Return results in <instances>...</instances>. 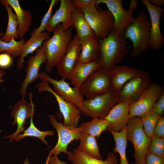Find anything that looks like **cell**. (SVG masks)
<instances>
[{
  "label": "cell",
  "mask_w": 164,
  "mask_h": 164,
  "mask_svg": "<svg viewBox=\"0 0 164 164\" xmlns=\"http://www.w3.org/2000/svg\"><path fill=\"white\" fill-rule=\"evenodd\" d=\"M150 21L147 14L140 11L123 32V37L132 43L131 54L133 57H137L150 47Z\"/></svg>",
  "instance_id": "1"
},
{
  "label": "cell",
  "mask_w": 164,
  "mask_h": 164,
  "mask_svg": "<svg viewBox=\"0 0 164 164\" xmlns=\"http://www.w3.org/2000/svg\"><path fill=\"white\" fill-rule=\"evenodd\" d=\"M100 55L99 59L103 68L109 70L121 63L129 51L128 42L122 35L114 31L103 39H98Z\"/></svg>",
  "instance_id": "2"
},
{
  "label": "cell",
  "mask_w": 164,
  "mask_h": 164,
  "mask_svg": "<svg viewBox=\"0 0 164 164\" xmlns=\"http://www.w3.org/2000/svg\"><path fill=\"white\" fill-rule=\"evenodd\" d=\"M73 28L72 26L64 31L62 24H59L53 32V36L43 43L47 56L45 69L47 72H51L65 54L72 39Z\"/></svg>",
  "instance_id": "3"
},
{
  "label": "cell",
  "mask_w": 164,
  "mask_h": 164,
  "mask_svg": "<svg viewBox=\"0 0 164 164\" xmlns=\"http://www.w3.org/2000/svg\"><path fill=\"white\" fill-rule=\"evenodd\" d=\"M126 136L127 140L133 145L135 164H143L151 138L145 132L140 117L130 118L126 127Z\"/></svg>",
  "instance_id": "4"
},
{
  "label": "cell",
  "mask_w": 164,
  "mask_h": 164,
  "mask_svg": "<svg viewBox=\"0 0 164 164\" xmlns=\"http://www.w3.org/2000/svg\"><path fill=\"white\" fill-rule=\"evenodd\" d=\"M81 10L98 39L104 38L114 30L113 17L108 10L103 9L99 5H96Z\"/></svg>",
  "instance_id": "5"
},
{
  "label": "cell",
  "mask_w": 164,
  "mask_h": 164,
  "mask_svg": "<svg viewBox=\"0 0 164 164\" xmlns=\"http://www.w3.org/2000/svg\"><path fill=\"white\" fill-rule=\"evenodd\" d=\"M118 102L117 93L112 88L105 93L84 99L83 105L87 116L104 118Z\"/></svg>",
  "instance_id": "6"
},
{
  "label": "cell",
  "mask_w": 164,
  "mask_h": 164,
  "mask_svg": "<svg viewBox=\"0 0 164 164\" xmlns=\"http://www.w3.org/2000/svg\"><path fill=\"white\" fill-rule=\"evenodd\" d=\"M39 78L42 81H46L53 86L54 91L65 100L75 104L80 110L81 113L87 116L83 106L84 99L80 89L70 86L65 79L57 80L49 76L45 72L39 73Z\"/></svg>",
  "instance_id": "7"
},
{
  "label": "cell",
  "mask_w": 164,
  "mask_h": 164,
  "mask_svg": "<svg viewBox=\"0 0 164 164\" xmlns=\"http://www.w3.org/2000/svg\"><path fill=\"white\" fill-rule=\"evenodd\" d=\"M48 117L50 123L56 130L58 137L56 144L49 155H57L62 152L67 154L69 145L73 141L79 140L82 130L79 127L67 126L58 122L54 114H50Z\"/></svg>",
  "instance_id": "8"
},
{
  "label": "cell",
  "mask_w": 164,
  "mask_h": 164,
  "mask_svg": "<svg viewBox=\"0 0 164 164\" xmlns=\"http://www.w3.org/2000/svg\"><path fill=\"white\" fill-rule=\"evenodd\" d=\"M151 84L149 73L142 70L137 75L127 82L117 93L118 101L130 104L135 101Z\"/></svg>",
  "instance_id": "9"
},
{
  "label": "cell",
  "mask_w": 164,
  "mask_h": 164,
  "mask_svg": "<svg viewBox=\"0 0 164 164\" xmlns=\"http://www.w3.org/2000/svg\"><path fill=\"white\" fill-rule=\"evenodd\" d=\"M111 88L108 70L102 68L93 73L79 89L83 95L88 99L105 93Z\"/></svg>",
  "instance_id": "10"
},
{
  "label": "cell",
  "mask_w": 164,
  "mask_h": 164,
  "mask_svg": "<svg viewBox=\"0 0 164 164\" xmlns=\"http://www.w3.org/2000/svg\"><path fill=\"white\" fill-rule=\"evenodd\" d=\"M38 92H48L55 97L59 110L63 118V124L67 126L77 127L80 118L81 111L73 104L67 101L57 94L46 81H42L37 85Z\"/></svg>",
  "instance_id": "11"
},
{
  "label": "cell",
  "mask_w": 164,
  "mask_h": 164,
  "mask_svg": "<svg viewBox=\"0 0 164 164\" xmlns=\"http://www.w3.org/2000/svg\"><path fill=\"white\" fill-rule=\"evenodd\" d=\"M163 92V87L155 83H151L140 97L130 105V117H140L151 111L154 104Z\"/></svg>",
  "instance_id": "12"
},
{
  "label": "cell",
  "mask_w": 164,
  "mask_h": 164,
  "mask_svg": "<svg viewBox=\"0 0 164 164\" xmlns=\"http://www.w3.org/2000/svg\"><path fill=\"white\" fill-rule=\"evenodd\" d=\"M101 4L106 5L113 16L114 32L118 35H122L126 27L133 22L134 11L125 10L121 0H96V6Z\"/></svg>",
  "instance_id": "13"
},
{
  "label": "cell",
  "mask_w": 164,
  "mask_h": 164,
  "mask_svg": "<svg viewBox=\"0 0 164 164\" xmlns=\"http://www.w3.org/2000/svg\"><path fill=\"white\" fill-rule=\"evenodd\" d=\"M32 93L30 92L29 97L30 103L26 101L25 97H22L15 103L11 113V117L14 119L13 125L16 124L17 128L15 132L5 137L8 138L10 143L20 132L24 131L27 119L33 116L35 105L32 101Z\"/></svg>",
  "instance_id": "14"
},
{
  "label": "cell",
  "mask_w": 164,
  "mask_h": 164,
  "mask_svg": "<svg viewBox=\"0 0 164 164\" xmlns=\"http://www.w3.org/2000/svg\"><path fill=\"white\" fill-rule=\"evenodd\" d=\"M81 51L80 39L76 33L69 44L66 53L56 67L62 79H69L76 63L78 62Z\"/></svg>",
  "instance_id": "15"
},
{
  "label": "cell",
  "mask_w": 164,
  "mask_h": 164,
  "mask_svg": "<svg viewBox=\"0 0 164 164\" xmlns=\"http://www.w3.org/2000/svg\"><path fill=\"white\" fill-rule=\"evenodd\" d=\"M141 2L146 7L150 18V47L155 50H159L164 42L160 29V19L164 9L153 5L148 0H142Z\"/></svg>",
  "instance_id": "16"
},
{
  "label": "cell",
  "mask_w": 164,
  "mask_h": 164,
  "mask_svg": "<svg viewBox=\"0 0 164 164\" xmlns=\"http://www.w3.org/2000/svg\"><path fill=\"white\" fill-rule=\"evenodd\" d=\"M46 54L42 46L36 50L35 55L29 58L27 62V67L25 69L26 76L19 90L22 97H25L29 85L39 78V69L41 65L46 63Z\"/></svg>",
  "instance_id": "17"
},
{
  "label": "cell",
  "mask_w": 164,
  "mask_h": 164,
  "mask_svg": "<svg viewBox=\"0 0 164 164\" xmlns=\"http://www.w3.org/2000/svg\"><path fill=\"white\" fill-rule=\"evenodd\" d=\"M60 2L59 8L52 15L47 25L46 30L49 32H53L60 23L64 31L72 26L71 14L74 7L71 1L60 0Z\"/></svg>",
  "instance_id": "18"
},
{
  "label": "cell",
  "mask_w": 164,
  "mask_h": 164,
  "mask_svg": "<svg viewBox=\"0 0 164 164\" xmlns=\"http://www.w3.org/2000/svg\"><path fill=\"white\" fill-rule=\"evenodd\" d=\"M130 105L127 103L118 101L112 108L105 118L110 123L107 130L120 132L126 128L130 118Z\"/></svg>",
  "instance_id": "19"
},
{
  "label": "cell",
  "mask_w": 164,
  "mask_h": 164,
  "mask_svg": "<svg viewBox=\"0 0 164 164\" xmlns=\"http://www.w3.org/2000/svg\"><path fill=\"white\" fill-rule=\"evenodd\" d=\"M108 70L112 88L118 93L127 82L138 74L142 70L131 66L117 65Z\"/></svg>",
  "instance_id": "20"
},
{
  "label": "cell",
  "mask_w": 164,
  "mask_h": 164,
  "mask_svg": "<svg viewBox=\"0 0 164 164\" xmlns=\"http://www.w3.org/2000/svg\"><path fill=\"white\" fill-rule=\"evenodd\" d=\"M102 68L103 66L99 59L89 63L77 62L68 79L70 80L71 83L73 87L79 89L82 84L93 73Z\"/></svg>",
  "instance_id": "21"
},
{
  "label": "cell",
  "mask_w": 164,
  "mask_h": 164,
  "mask_svg": "<svg viewBox=\"0 0 164 164\" xmlns=\"http://www.w3.org/2000/svg\"><path fill=\"white\" fill-rule=\"evenodd\" d=\"M81 51L78 62L89 63L99 58L100 47L98 39L94 35L80 39Z\"/></svg>",
  "instance_id": "22"
},
{
  "label": "cell",
  "mask_w": 164,
  "mask_h": 164,
  "mask_svg": "<svg viewBox=\"0 0 164 164\" xmlns=\"http://www.w3.org/2000/svg\"><path fill=\"white\" fill-rule=\"evenodd\" d=\"M12 9L16 15L18 24V32L19 38L24 36L29 31L32 23V16L31 12L22 8L18 0H5Z\"/></svg>",
  "instance_id": "23"
},
{
  "label": "cell",
  "mask_w": 164,
  "mask_h": 164,
  "mask_svg": "<svg viewBox=\"0 0 164 164\" xmlns=\"http://www.w3.org/2000/svg\"><path fill=\"white\" fill-rule=\"evenodd\" d=\"M50 37L49 32H44L35 35H30L29 39L24 42L22 50L21 56L18 59V68L21 69L24 66L25 58L28 54L33 53L43 43Z\"/></svg>",
  "instance_id": "24"
},
{
  "label": "cell",
  "mask_w": 164,
  "mask_h": 164,
  "mask_svg": "<svg viewBox=\"0 0 164 164\" xmlns=\"http://www.w3.org/2000/svg\"><path fill=\"white\" fill-rule=\"evenodd\" d=\"M68 159L73 164H118L117 157L114 154L110 152L106 159L100 160L92 157L77 148L68 151Z\"/></svg>",
  "instance_id": "25"
},
{
  "label": "cell",
  "mask_w": 164,
  "mask_h": 164,
  "mask_svg": "<svg viewBox=\"0 0 164 164\" xmlns=\"http://www.w3.org/2000/svg\"><path fill=\"white\" fill-rule=\"evenodd\" d=\"M72 26L76 29V33L80 39L94 35V32L81 9L74 7L71 14Z\"/></svg>",
  "instance_id": "26"
},
{
  "label": "cell",
  "mask_w": 164,
  "mask_h": 164,
  "mask_svg": "<svg viewBox=\"0 0 164 164\" xmlns=\"http://www.w3.org/2000/svg\"><path fill=\"white\" fill-rule=\"evenodd\" d=\"M79 141L80 144L77 148L78 150L93 158L103 160L95 137L82 131Z\"/></svg>",
  "instance_id": "27"
},
{
  "label": "cell",
  "mask_w": 164,
  "mask_h": 164,
  "mask_svg": "<svg viewBox=\"0 0 164 164\" xmlns=\"http://www.w3.org/2000/svg\"><path fill=\"white\" fill-rule=\"evenodd\" d=\"M110 124V122L105 118H92L90 121L81 123L78 127L87 134L99 137L103 131L107 130Z\"/></svg>",
  "instance_id": "28"
},
{
  "label": "cell",
  "mask_w": 164,
  "mask_h": 164,
  "mask_svg": "<svg viewBox=\"0 0 164 164\" xmlns=\"http://www.w3.org/2000/svg\"><path fill=\"white\" fill-rule=\"evenodd\" d=\"M0 2L5 7L8 17L7 27L5 33L1 37V39L4 42H8L12 39H16L19 37L18 22L15 13L13 12L12 8L6 3L5 0H0Z\"/></svg>",
  "instance_id": "29"
},
{
  "label": "cell",
  "mask_w": 164,
  "mask_h": 164,
  "mask_svg": "<svg viewBox=\"0 0 164 164\" xmlns=\"http://www.w3.org/2000/svg\"><path fill=\"white\" fill-rule=\"evenodd\" d=\"M110 132L112 135L115 143L114 152H118L120 155V164H129L126 157L127 140L126 136V128L120 132Z\"/></svg>",
  "instance_id": "30"
},
{
  "label": "cell",
  "mask_w": 164,
  "mask_h": 164,
  "mask_svg": "<svg viewBox=\"0 0 164 164\" xmlns=\"http://www.w3.org/2000/svg\"><path fill=\"white\" fill-rule=\"evenodd\" d=\"M4 34L3 32H0V53H6L13 57H19L21 54L23 45L25 41L24 39L16 41L13 38L9 42H6L1 39V37Z\"/></svg>",
  "instance_id": "31"
},
{
  "label": "cell",
  "mask_w": 164,
  "mask_h": 164,
  "mask_svg": "<svg viewBox=\"0 0 164 164\" xmlns=\"http://www.w3.org/2000/svg\"><path fill=\"white\" fill-rule=\"evenodd\" d=\"M33 116L30 118L29 127L24 130L23 134L18 135L14 140L16 141H18L27 137H34L40 139L48 145V143L45 139V137L47 136H53L54 132L53 131H41L38 129L34 125Z\"/></svg>",
  "instance_id": "32"
},
{
  "label": "cell",
  "mask_w": 164,
  "mask_h": 164,
  "mask_svg": "<svg viewBox=\"0 0 164 164\" xmlns=\"http://www.w3.org/2000/svg\"><path fill=\"white\" fill-rule=\"evenodd\" d=\"M160 116L151 111L140 117L145 132L151 138L153 136L154 128Z\"/></svg>",
  "instance_id": "33"
},
{
  "label": "cell",
  "mask_w": 164,
  "mask_h": 164,
  "mask_svg": "<svg viewBox=\"0 0 164 164\" xmlns=\"http://www.w3.org/2000/svg\"><path fill=\"white\" fill-rule=\"evenodd\" d=\"M59 1L52 0L47 12L43 17L39 26L36 28L32 32L31 35H35L45 32L47 25L52 15V12L55 5Z\"/></svg>",
  "instance_id": "34"
},
{
  "label": "cell",
  "mask_w": 164,
  "mask_h": 164,
  "mask_svg": "<svg viewBox=\"0 0 164 164\" xmlns=\"http://www.w3.org/2000/svg\"><path fill=\"white\" fill-rule=\"evenodd\" d=\"M152 137L164 138V117L163 115L160 116L156 124Z\"/></svg>",
  "instance_id": "35"
},
{
  "label": "cell",
  "mask_w": 164,
  "mask_h": 164,
  "mask_svg": "<svg viewBox=\"0 0 164 164\" xmlns=\"http://www.w3.org/2000/svg\"><path fill=\"white\" fill-rule=\"evenodd\" d=\"M13 57L6 53H0V68L6 69L10 67L13 64Z\"/></svg>",
  "instance_id": "36"
},
{
  "label": "cell",
  "mask_w": 164,
  "mask_h": 164,
  "mask_svg": "<svg viewBox=\"0 0 164 164\" xmlns=\"http://www.w3.org/2000/svg\"><path fill=\"white\" fill-rule=\"evenodd\" d=\"M151 111L160 116L163 115L164 112V92L154 104Z\"/></svg>",
  "instance_id": "37"
},
{
  "label": "cell",
  "mask_w": 164,
  "mask_h": 164,
  "mask_svg": "<svg viewBox=\"0 0 164 164\" xmlns=\"http://www.w3.org/2000/svg\"><path fill=\"white\" fill-rule=\"evenodd\" d=\"M143 164H164V157L148 152L146 155Z\"/></svg>",
  "instance_id": "38"
},
{
  "label": "cell",
  "mask_w": 164,
  "mask_h": 164,
  "mask_svg": "<svg viewBox=\"0 0 164 164\" xmlns=\"http://www.w3.org/2000/svg\"><path fill=\"white\" fill-rule=\"evenodd\" d=\"M96 0H73L72 3L74 7L81 9L96 5Z\"/></svg>",
  "instance_id": "39"
},
{
  "label": "cell",
  "mask_w": 164,
  "mask_h": 164,
  "mask_svg": "<svg viewBox=\"0 0 164 164\" xmlns=\"http://www.w3.org/2000/svg\"><path fill=\"white\" fill-rule=\"evenodd\" d=\"M148 152L157 156L164 157V148L151 142L148 149Z\"/></svg>",
  "instance_id": "40"
},
{
  "label": "cell",
  "mask_w": 164,
  "mask_h": 164,
  "mask_svg": "<svg viewBox=\"0 0 164 164\" xmlns=\"http://www.w3.org/2000/svg\"><path fill=\"white\" fill-rule=\"evenodd\" d=\"M47 159L48 161V164H67L64 162L59 160L57 155L50 156L48 155Z\"/></svg>",
  "instance_id": "41"
},
{
  "label": "cell",
  "mask_w": 164,
  "mask_h": 164,
  "mask_svg": "<svg viewBox=\"0 0 164 164\" xmlns=\"http://www.w3.org/2000/svg\"><path fill=\"white\" fill-rule=\"evenodd\" d=\"M151 142L164 148V138L152 137L151 138Z\"/></svg>",
  "instance_id": "42"
},
{
  "label": "cell",
  "mask_w": 164,
  "mask_h": 164,
  "mask_svg": "<svg viewBox=\"0 0 164 164\" xmlns=\"http://www.w3.org/2000/svg\"><path fill=\"white\" fill-rule=\"evenodd\" d=\"M138 1L136 0H131L129 5L128 10L130 11H134L135 10L137 7Z\"/></svg>",
  "instance_id": "43"
},
{
  "label": "cell",
  "mask_w": 164,
  "mask_h": 164,
  "mask_svg": "<svg viewBox=\"0 0 164 164\" xmlns=\"http://www.w3.org/2000/svg\"><path fill=\"white\" fill-rule=\"evenodd\" d=\"M153 5L157 7H161L164 4V0H148Z\"/></svg>",
  "instance_id": "44"
},
{
  "label": "cell",
  "mask_w": 164,
  "mask_h": 164,
  "mask_svg": "<svg viewBox=\"0 0 164 164\" xmlns=\"http://www.w3.org/2000/svg\"><path fill=\"white\" fill-rule=\"evenodd\" d=\"M4 74V71L2 70H0V83L4 81V80L2 79V78Z\"/></svg>",
  "instance_id": "45"
},
{
  "label": "cell",
  "mask_w": 164,
  "mask_h": 164,
  "mask_svg": "<svg viewBox=\"0 0 164 164\" xmlns=\"http://www.w3.org/2000/svg\"><path fill=\"white\" fill-rule=\"evenodd\" d=\"M23 164H29V162L28 158H26Z\"/></svg>",
  "instance_id": "46"
},
{
  "label": "cell",
  "mask_w": 164,
  "mask_h": 164,
  "mask_svg": "<svg viewBox=\"0 0 164 164\" xmlns=\"http://www.w3.org/2000/svg\"></svg>",
  "instance_id": "47"
}]
</instances>
